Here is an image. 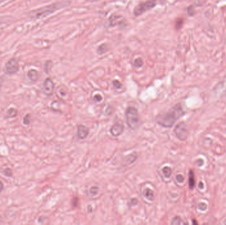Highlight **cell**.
<instances>
[{
    "instance_id": "6da1fadb",
    "label": "cell",
    "mask_w": 226,
    "mask_h": 225,
    "mask_svg": "<svg viewBox=\"0 0 226 225\" xmlns=\"http://www.w3.org/2000/svg\"><path fill=\"white\" fill-rule=\"evenodd\" d=\"M184 114V112L181 104L178 103L166 113L157 115L155 118V121L163 127H171Z\"/></svg>"
},
{
    "instance_id": "7a4b0ae2",
    "label": "cell",
    "mask_w": 226,
    "mask_h": 225,
    "mask_svg": "<svg viewBox=\"0 0 226 225\" xmlns=\"http://www.w3.org/2000/svg\"><path fill=\"white\" fill-rule=\"evenodd\" d=\"M71 3V2L69 0H63V1L55 2V3L32 11L29 14V17L33 19H43V18L47 17L49 15L53 14L57 11L68 7Z\"/></svg>"
},
{
    "instance_id": "3957f363",
    "label": "cell",
    "mask_w": 226,
    "mask_h": 225,
    "mask_svg": "<svg viewBox=\"0 0 226 225\" xmlns=\"http://www.w3.org/2000/svg\"><path fill=\"white\" fill-rule=\"evenodd\" d=\"M126 122L128 127L135 130L139 127L140 116L138 110L135 107L128 106L125 112Z\"/></svg>"
},
{
    "instance_id": "277c9868",
    "label": "cell",
    "mask_w": 226,
    "mask_h": 225,
    "mask_svg": "<svg viewBox=\"0 0 226 225\" xmlns=\"http://www.w3.org/2000/svg\"><path fill=\"white\" fill-rule=\"evenodd\" d=\"M156 5V1L155 0H148L144 3H140L135 7L134 10V14L135 16H139L143 14L144 13L146 12L147 11H149L153 9Z\"/></svg>"
},
{
    "instance_id": "5b68a950",
    "label": "cell",
    "mask_w": 226,
    "mask_h": 225,
    "mask_svg": "<svg viewBox=\"0 0 226 225\" xmlns=\"http://www.w3.org/2000/svg\"><path fill=\"white\" fill-rule=\"evenodd\" d=\"M174 134L179 140H186L189 136V131L185 123L180 122L176 125L175 129H174Z\"/></svg>"
},
{
    "instance_id": "8992f818",
    "label": "cell",
    "mask_w": 226,
    "mask_h": 225,
    "mask_svg": "<svg viewBox=\"0 0 226 225\" xmlns=\"http://www.w3.org/2000/svg\"><path fill=\"white\" fill-rule=\"evenodd\" d=\"M19 69V64L18 61L13 58L7 62L5 65V73L7 75H13L18 72Z\"/></svg>"
},
{
    "instance_id": "52a82bcc",
    "label": "cell",
    "mask_w": 226,
    "mask_h": 225,
    "mask_svg": "<svg viewBox=\"0 0 226 225\" xmlns=\"http://www.w3.org/2000/svg\"><path fill=\"white\" fill-rule=\"evenodd\" d=\"M54 83L53 81L50 78L46 79L42 85V92L46 96H51L53 94L54 89Z\"/></svg>"
},
{
    "instance_id": "ba28073f",
    "label": "cell",
    "mask_w": 226,
    "mask_h": 225,
    "mask_svg": "<svg viewBox=\"0 0 226 225\" xmlns=\"http://www.w3.org/2000/svg\"><path fill=\"white\" fill-rule=\"evenodd\" d=\"M124 129V127L123 124L116 123L110 128V132L113 137H118L123 134Z\"/></svg>"
},
{
    "instance_id": "9c48e42d",
    "label": "cell",
    "mask_w": 226,
    "mask_h": 225,
    "mask_svg": "<svg viewBox=\"0 0 226 225\" xmlns=\"http://www.w3.org/2000/svg\"><path fill=\"white\" fill-rule=\"evenodd\" d=\"M77 129H78L77 134L80 139H85L89 134V128L83 124H79L77 127Z\"/></svg>"
},
{
    "instance_id": "30bf717a",
    "label": "cell",
    "mask_w": 226,
    "mask_h": 225,
    "mask_svg": "<svg viewBox=\"0 0 226 225\" xmlns=\"http://www.w3.org/2000/svg\"><path fill=\"white\" fill-rule=\"evenodd\" d=\"M27 77L29 78V79L32 82H36L37 81L38 78H39V74L38 72L35 70V69H31L27 73Z\"/></svg>"
},
{
    "instance_id": "8fae6325",
    "label": "cell",
    "mask_w": 226,
    "mask_h": 225,
    "mask_svg": "<svg viewBox=\"0 0 226 225\" xmlns=\"http://www.w3.org/2000/svg\"><path fill=\"white\" fill-rule=\"evenodd\" d=\"M144 195L149 201H153L155 199L154 192L150 188H146L144 191Z\"/></svg>"
},
{
    "instance_id": "7c38bea8",
    "label": "cell",
    "mask_w": 226,
    "mask_h": 225,
    "mask_svg": "<svg viewBox=\"0 0 226 225\" xmlns=\"http://www.w3.org/2000/svg\"><path fill=\"white\" fill-rule=\"evenodd\" d=\"M18 115V111L17 109L14 108H10L6 112V115L5 116V119H11L17 117Z\"/></svg>"
},
{
    "instance_id": "4fadbf2b",
    "label": "cell",
    "mask_w": 226,
    "mask_h": 225,
    "mask_svg": "<svg viewBox=\"0 0 226 225\" xmlns=\"http://www.w3.org/2000/svg\"><path fill=\"white\" fill-rule=\"evenodd\" d=\"M189 188L193 190L195 186V178H194V175L193 170H190L189 176Z\"/></svg>"
},
{
    "instance_id": "5bb4252c",
    "label": "cell",
    "mask_w": 226,
    "mask_h": 225,
    "mask_svg": "<svg viewBox=\"0 0 226 225\" xmlns=\"http://www.w3.org/2000/svg\"><path fill=\"white\" fill-rule=\"evenodd\" d=\"M122 17L121 16H116V15H112L110 17L109 21L111 26H115L116 24H119L121 21Z\"/></svg>"
},
{
    "instance_id": "9a60e30c",
    "label": "cell",
    "mask_w": 226,
    "mask_h": 225,
    "mask_svg": "<svg viewBox=\"0 0 226 225\" xmlns=\"http://www.w3.org/2000/svg\"><path fill=\"white\" fill-rule=\"evenodd\" d=\"M57 95L60 99H64L67 96V91L65 88L62 87H59L57 90Z\"/></svg>"
},
{
    "instance_id": "2e32d148",
    "label": "cell",
    "mask_w": 226,
    "mask_h": 225,
    "mask_svg": "<svg viewBox=\"0 0 226 225\" xmlns=\"http://www.w3.org/2000/svg\"><path fill=\"white\" fill-rule=\"evenodd\" d=\"M138 158V155L135 152H133V153L130 154L129 155H128L127 157H126V162L129 165L134 163L135 161V160Z\"/></svg>"
},
{
    "instance_id": "e0dca14e",
    "label": "cell",
    "mask_w": 226,
    "mask_h": 225,
    "mask_svg": "<svg viewBox=\"0 0 226 225\" xmlns=\"http://www.w3.org/2000/svg\"><path fill=\"white\" fill-rule=\"evenodd\" d=\"M108 50V46L107 44H102L98 47V48L97 49V52L99 54V55L103 54L107 52Z\"/></svg>"
},
{
    "instance_id": "ac0fdd59",
    "label": "cell",
    "mask_w": 226,
    "mask_h": 225,
    "mask_svg": "<svg viewBox=\"0 0 226 225\" xmlns=\"http://www.w3.org/2000/svg\"><path fill=\"white\" fill-rule=\"evenodd\" d=\"M162 172L165 177L167 178H170L171 174H172V170H171V168L169 167V166H165L162 169Z\"/></svg>"
},
{
    "instance_id": "d6986e66",
    "label": "cell",
    "mask_w": 226,
    "mask_h": 225,
    "mask_svg": "<svg viewBox=\"0 0 226 225\" xmlns=\"http://www.w3.org/2000/svg\"><path fill=\"white\" fill-rule=\"evenodd\" d=\"M171 224L172 225H177V224H184L185 222L183 221L182 219L178 216H176L173 219Z\"/></svg>"
},
{
    "instance_id": "ffe728a7",
    "label": "cell",
    "mask_w": 226,
    "mask_h": 225,
    "mask_svg": "<svg viewBox=\"0 0 226 225\" xmlns=\"http://www.w3.org/2000/svg\"><path fill=\"white\" fill-rule=\"evenodd\" d=\"M2 174H3L4 176H5L6 177H8V178L13 176L12 170H11L10 168H5V169L2 171Z\"/></svg>"
},
{
    "instance_id": "44dd1931",
    "label": "cell",
    "mask_w": 226,
    "mask_h": 225,
    "mask_svg": "<svg viewBox=\"0 0 226 225\" xmlns=\"http://www.w3.org/2000/svg\"><path fill=\"white\" fill-rule=\"evenodd\" d=\"M134 65L135 67H137V68H140V67H142V66L144 65L143 60H142V59H141V58H137V59H135L134 60Z\"/></svg>"
},
{
    "instance_id": "7402d4cb",
    "label": "cell",
    "mask_w": 226,
    "mask_h": 225,
    "mask_svg": "<svg viewBox=\"0 0 226 225\" xmlns=\"http://www.w3.org/2000/svg\"><path fill=\"white\" fill-rule=\"evenodd\" d=\"M31 116L30 114H27L23 118V123L25 125H29L31 123Z\"/></svg>"
},
{
    "instance_id": "603a6c76",
    "label": "cell",
    "mask_w": 226,
    "mask_h": 225,
    "mask_svg": "<svg viewBox=\"0 0 226 225\" xmlns=\"http://www.w3.org/2000/svg\"><path fill=\"white\" fill-rule=\"evenodd\" d=\"M93 100L94 102L96 103L101 102V101L103 100V96H101L100 94H97L95 95H94L93 98Z\"/></svg>"
},
{
    "instance_id": "cb8c5ba5",
    "label": "cell",
    "mask_w": 226,
    "mask_h": 225,
    "mask_svg": "<svg viewBox=\"0 0 226 225\" xmlns=\"http://www.w3.org/2000/svg\"><path fill=\"white\" fill-rule=\"evenodd\" d=\"M59 107H60L59 103H58L57 101H54V102H52V103L51 108L52 110H54V111H56V112L58 111Z\"/></svg>"
},
{
    "instance_id": "d4e9b609",
    "label": "cell",
    "mask_w": 226,
    "mask_h": 225,
    "mask_svg": "<svg viewBox=\"0 0 226 225\" xmlns=\"http://www.w3.org/2000/svg\"><path fill=\"white\" fill-rule=\"evenodd\" d=\"M112 85H113V86H114V88L116 89H120L123 87V85H122V83L118 80L113 81Z\"/></svg>"
},
{
    "instance_id": "484cf974",
    "label": "cell",
    "mask_w": 226,
    "mask_h": 225,
    "mask_svg": "<svg viewBox=\"0 0 226 225\" xmlns=\"http://www.w3.org/2000/svg\"><path fill=\"white\" fill-rule=\"evenodd\" d=\"M98 191H99V188H97V187L93 186V187H91V189H90L89 193H91V195H97V193H98Z\"/></svg>"
},
{
    "instance_id": "4316f807",
    "label": "cell",
    "mask_w": 226,
    "mask_h": 225,
    "mask_svg": "<svg viewBox=\"0 0 226 225\" xmlns=\"http://www.w3.org/2000/svg\"><path fill=\"white\" fill-rule=\"evenodd\" d=\"M176 180H177L178 183L182 184L184 181V178L181 174H177V176H176Z\"/></svg>"
},
{
    "instance_id": "83f0119b",
    "label": "cell",
    "mask_w": 226,
    "mask_h": 225,
    "mask_svg": "<svg viewBox=\"0 0 226 225\" xmlns=\"http://www.w3.org/2000/svg\"><path fill=\"white\" fill-rule=\"evenodd\" d=\"M52 66V64L51 62H48L46 64V66H45V71H46V73H48L49 71L50 70Z\"/></svg>"
},
{
    "instance_id": "f1b7e54d",
    "label": "cell",
    "mask_w": 226,
    "mask_h": 225,
    "mask_svg": "<svg viewBox=\"0 0 226 225\" xmlns=\"http://www.w3.org/2000/svg\"><path fill=\"white\" fill-rule=\"evenodd\" d=\"M198 208H199V209L201 211H206L207 209V205L206 204L204 203H201L198 205Z\"/></svg>"
},
{
    "instance_id": "f546056e",
    "label": "cell",
    "mask_w": 226,
    "mask_h": 225,
    "mask_svg": "<svg viewBox=\"0 0 226 225\" xmlns=\"http://www.w3.org/2000/svg\"><path fill=\"white\" fill-rule=\"evenodd\" d=\"M138 203V200L136 198H132V199L130 200V204L132 205V206L137 205Z\"/></svg>"
},
{
    "instance_id": "4dcf8cb0",
    "label": "cell",
    "mask_w": 226,
    "mask_h": 225,
    "mask_svg": "<svg viewBox=\"0 0 226 225\" xmlns=\"http://www.w3.org/2000/svg\"><path fill=\"white\" fill-rule=\"evenodd\" d=\"M182 23H183V21L182 19L178 20V21L177 22V23H176V28H180L182 26Z\"/></svg>"
},
{
    "instance_id": "1f68e13d",
    "label": "cell",
    "mask_w": 226,
    "mask_h": 225,
    "mask_svg": "<svg viewBox=\"0 0 226 225\" xmlns=\"http://www.w3.org/2000/svg\"><path fill=\"white\" fill-rule=\"evenodd\" d=\"M194 13H195V12H194V9L193 7H192V6L189 7L188 8V13H189V14L190 15H194Z\"/></svg>"
},
{
    "instance_id": "d6a6232c",
    "label": "cell",
    "mask_w": 226,
    "mask_h": 225,
    "mask_svg": "<svg viewBox=\"0 0 226 225\" xmlns=\"http://www.w3.org/2000/svg\"><path fill=\"white\" fill-rule=\"evenodd\" d=\"M7 19L5 17H0V26L3 24L5 22H6Z\"/></svg>"
},
{
    "instance_id": "836d02e7",
    "label": "cell",
    "mask_w": 226,
    "mask_h": 225,
    "mask_svg": "<svg viewBox=\"0 0 226 225\" xmlns=\"http://www.w3.org/2000/svg\"><path fill=\"white\" fill-rule=\"evenodd\" d=\"M78 198H74V199H73V205H74V206H77L78 205Z\"/></svg>"
},
{
    "instance_id": "e575fe53",
    "label": "cell",
    "mask_w": 226,
    "mask_h": 225,
    "mask_svg": "<svg viewBox=\"0 0 226 225\" xmlns=\"http://www.w3.org/2000/svg\"><path fill=\"white\" fill-rule=\"evenodd\" d=\"M3 187H4L3 184L2 183V182L1 180H0V193H1L2 192V190H3Z\"/></svg>"
},
{
    "instance_id": "d590c367",
    "label": "cell",
    "mask_w": 226,
    "mask_h": 225,
    "mask_svg": "<svg viewBox=\"0 0 226 225\" xmlns=\"http://www.w3.org/2000/svg\"><path fill=\"white\" fill-rule=\"evenodd\" d=\"M3 78L0 77V89H1V85H2V84H3Z\"/></svg>"
},
{
    "instance_id": "8d00e7d4",
    "label": "cell",
    "mask_w": 226,
    "mask_h": 225,
    "mask_svg": "<svg viewBox=\"0 0 226 225\" xmlns=\"http://www.w3.org/2000/svg\"><path fill=\"white\" fill-rule=\"evenodd\" d=\"M199 188H200V189H203V188H204V184H203L202 182H200V184H199Z\"/></svg>"
},
{
    "instance_id": "74e56055",
    "label": "cell",
    "mask_w": 226,
    "mask_h": 225,
    "mask_svg": "<svg viewBox=\"0 0 226 225\" xmlns=\"http://www.w3.org/2000/svg\"><path fill=\"white\" fill-rule=\"evenodd\" d=\"M100 0H86V1L88 2H95V1H99Z\"/></svg>"
},
{
    "instance_id": "f35d334b",
    "label": "cell",
    "mask_w": 226,
    "mask_h": 225,
    "mask_svg": "<svg viewBox=\"0 0 226 225\" xmlns=\"http://www.w3.org/2000/svg\"><path fill=\"white\" fill-rule=\"evenodd\" d=\"M6 1H7V0H0V4L4 3V2Z\"/></svg>"
},
{
    "instance_id": "ab89813d",
    "label": "cell",
    "mask_w": 226,
    "mask_h": 225,
    "mask_svg": "<svg viewBox=\"0 0 226 225\" xmlns=\"http://www.w3.org/2000/svg\"><path fill=\"white\" fill-rule=\"evenodd\" d=\"M193 224H198V222L196 221V220H193Z\"/></svg>"
}]
</instances>
